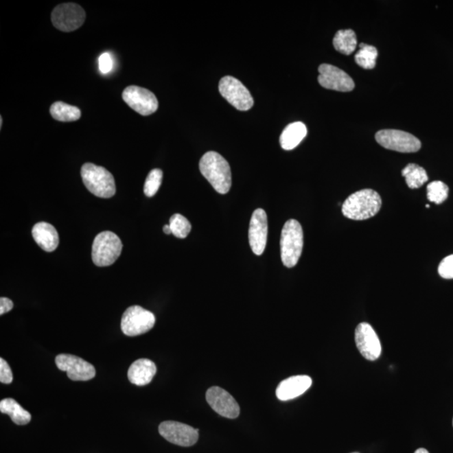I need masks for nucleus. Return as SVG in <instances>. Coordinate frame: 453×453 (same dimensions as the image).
<instances>
[{
	"instance_id": "f257e3e1",
	"label": "nucleus",
	"mask_w": 453,
	"mask_h": 453,
	"mask_svg": "<svg viewBox=\"0 0 453 453\" xmlns=\"http://www.w3.org/2000/svg\"><path fill=\"white\" fill-rule=\"evenodd\" d=\"M202 176L220 194H226L232 186L231 169L229 162L220 154L209 151L202 157L199 163Z\"/></svg>"
},
{
	"instance_id": "f03ea898",
	"label": "nucleus",
	"mask_w": 453,
	"mask_h": 453,
	"mask_svg": "<svg viewBox=\"0 0 453 453\" xmlns=\"http://www.w3.org/2000/svg\"><path fill=\"white\" fill-rule=\"evenodd\" d=\"M382 206V199L371 189L354 192L345 200L342 207V214L352 220H366L375 216Z\"/></svg>"
},
{
	"instance_id": "7ed1b4c3",
	"label": "nucleus",
	"mask_w": 453,
	"mask_h": 453,
	"mask_svg": "<svg viewBox=\"0 0 453 453\" xmlns=\"http://www.w3.org/2000/svg\"><path fill=\"white\" fill-rule=\"evenodd\" d=\"M303 248V230L300 222L290 219L283 226L281 253L283 264L287 268L297 266Z\"/></svg>"
},
{
	"instance_id": "20e7f679",
	"label": "nucleus",
	"mask_w": 453,
	"mask_h": 453,
	"mask_svg": "<svg viewBox=\"0 0 453 453\" xmlns=\"http://www.w3.org/2000/svg\"><path fill=\"white\" fill-rule=\"evenodd\" d=\"M81 175L88 190L101 198H111L116 192L115 181L111 172L92 163L82 165Z\"/></svg>"
},
{
	"instance_id": "39448f33",
	"label": "nucleus",
	"mask_w": 453,
	"mask_h": 453,
	"mask_svg": "<svg viewBox=\"0 0 453 453\" xmlns=\"http://www.w3.org/2000/svg\"><path fill=\"white\" fill-rule=\"evenodd\" d=\"M123 244L115 233L102 232L94 239L92 258L98 267L111 266L118 259L122 252Z\"/></svg>"
},
{
	"instance_id": "423d86ee",
	"label": "nucleus",
	"mask_w": 453,
	"mask_h": 453,
	"mask_svg": "<svg viewBox=\"0 0 453 453\" xmlns=\"http://www.w3.org/2000/svg\"><path fill=\"white\" fill-rule=\"evenodd\" d=\"M156 317L152 312L139 305H133L124 312L121 320V329L128 337L146 334L152 329Z\"/></svg>"
},
{
	"instance_id": "0eeeda50",
	"label": "nucleus",
	"mask_w": 453,
	"mask_h": 453,
	"mask_svg": "<svg viewBox=\"0 0 453 453\" xmlns=\"http://www.w3.org/2000/svg\"><path fill=\"white\" fill-rule=\"evenodd\" d=\"M219 92L237 111H249L254 105V98L243 83L231 76L222 78L219 82Z\"/></svg>"
},
{
	"instance_id": "6e6552de",
	"label": "nucleus",
	"mask_w": 453,
	"mask_h": 453,
	"mask_svg": "<svg viewBox=\"0 0 453 453\" xmlns=\"http://www.w3.org/2000/svg\"><path fill=\"white\" fill-rule=\"evenodd\" d=\"M375 139L384 148L402 153L417 152L421 143L413 135L397 130H383L377 132Z\"/></svg>"
},
{
	"instance_id": "1a4fd4ad",
	"label": "nucleus",
	"mask_w": 453,
	"mask_h": 453,
	"mask_svg": "<svg viewBox=\"0 0 453 453\" xmlns=\"http://www.w3.org/2000/svg\"><path fill=\"white\" fill-rule=\"evenodd\" d=\"M86 13L80 5L73 3H62L52 11L53 25L60 32H71L84 23Z\"/></svg>"
},
{
	"instance_id": "9d476101",
	"label": "nucleus",
	"mask_w": 453,
	"mask_h": 453,
	"mask_svg": "<svg viewBox=\"0 0 453 453\" xmlns=\"http://www.w3.org/2000/svg\"><path fill=\"white\" fill-rule=\"evenodd\" d=\"M123 100L139 115L148 116L156 112L158 100L152 92L137 86H128L123 92Z\"/></svg>"
},
{
	"instance_id": "9b49d317",
	"label": "nucleus",
	"mask_w": 453,
	"mask_h": 453,
	"mask_svg": "<svg viewBox=\"0 0 453 453\" xmlns=\"http://www.w3.org/2000/svg\"><path fill=\"white\" fill-rule=\"evenodd\" d=\"M56 364L62 371H66L68 378L73 381H88L96 375V370L90 362L73 354H59Z\"/></svg>"
},
{
	"instance_id": "f8f14e48",
	"label": "nucleus",
	"mask_w": 453,
	"mask_h": 453,
	"mask_svg": "<svg viewBox=\"0 0 453 453\" xmlns=\"http://www.w3.org/2000/svg\"><path fill=\"white\" fill-rule=\"evenodd\" d=\"M159 432L170 443L181 445V447H191L198 440V430L183 423L167 421L162 422L159 426Z\"/></svg>"
},
{
	"instance_id": "ddd939ff",
	"label": "nucleus",
	"mask_w": 453,
	"mask_h": 453,
	"mask_svg": "<svg viewBox=\"0 0 453 453\" xmlns=\"http://www.w3.org/2000/svg\"><path fill=\"white\" fill-rule=\"evenodd\" d=\"M355 342L362 356L369 361H375L380 358L382 347L380 340L371 325L362 323L355 330Z\"/></svg>"
},
{
	"instance_id": "4468645a",
	"label": "nucleus",
	"mask_w": 453,
	"mask_h": 453,
	"mask_svg": "<svg viewBox=\"0 0 453 453\" xmlns=\"http://www.w3.org/2000/svg\"><path fill=\"white\" fill-rule=\"evenodd\" d=\"M318 71V82L323 88L338 92H351L353 90L355 84L353 79L340 68L330 64H322Z\"/></svg>"
},
{
	"instance_id": "2eb2a0df",
	"label": "nucleus",
	"mask_w": 453,
	"mask_h": 453,
	"mask_svg": "<svg viewBox=\"0 0 453 453\" xmlns=\"http://www.w3.org/2000/svg\"><path fill=\"white\" fill-rule=\"evenodd\" d=\"M207 403L214 411L222 417L234 419L239 417L240 408L235 399L228 391L220 387H211L207 391Z\"/></svg>"
},
{
	"instance_id": "dca6fc26",
	"label": "nucleus",
	"mask_w": 453,
	"mask_h": 453,
	"mask_svg": "<svg viewBox=\"0 0 453 453\" xmlns=\"http://www.w3.org/2000/svg\"><path fill=\"white\" fill-rule=\"evenodd\" d=\"M268 235V221L266 211L262 209L253 213L248 229V241L252 251L262 255L266 249Z\"/></svg>"
},
{
	"instance_id": "f3484780",
	"label": "nucleus",
	"mask_w": 453,
	"mask_h": 453,
	"mask_svg": "<svg viewBox=\"0 0 453 453\" xmlns=\"http://www.w3.org/2000/svg\"><path fill=\"white\" fill-rule=\"evenodd\" d=\"M312 380L307 375H297L281 381L277 388V396L281 402L299 397L312 386Z\"/></svg>"
},
{
	"instance_id": "a211bd4d",
	"label": "nucleus",
	"mask_w": 453,
	"mask_h": 453,
	"mask_svg": "<svg viewBox=\"0 0 453 453\" xmlns=\"http://www.w3.org/2000/svg\"><path fill=\"white\" fill-rule=\"evenodd\" d=\"M156 371V365L154 362L147 358H141L134 362L128 369V380L131 384L143 386L152 381Z\"/></svg>"
},
{
	"instance_id": "6ab92c4d",
	"label": "nucleus",
	"mask_w": 453,
	"mask_h": 453,
	"mask_svg": "<svg viewBox=\"0 0 453 453\" xmlns=\"http://www.w3.org/2000/svg\"><path fill=\"white\" fill-rule=\"evenodd\" d=\"M32 236L36 244L47 252L54 251L59 244L56 229L48 222H38L32 229Z\"/></svg>"
},
{
	"instance_id": "aec40b11",
	"label": "nucleus",
	"mask_w": 453,
	"mask_h": 453,
	"mask_svg": "<svg viewBox=\"0 0 453 453\" xmlns=\"http://www.w3.org/2000/svg\"><path fill=\"white\" fill-rule=\"evenodd\" d=\"M307 135V128L303 123L294 122L290 124L283 130L281 137H279V143H281L282 149L292 150L303 141Z\"/></svg>"
},
{
	"instance_id": "412c9836",
	"label": "nucleus",
	"mask_w": 453,
	"mask_h": 453,
	"mask_svg": "<svg viewBox=\"0 0 453 453\" xmlns=\"http://www.w3.org/2000/svg\"><path fill=\"white\" fill-rule=\"evenodd\" d=\"M0 411L1 413L10 415L11 420L15 424L24 426L32 421V415L25 410L16 400L12 398H6L0 402Z\"/></svg>"
},
{
	"instance_id": "4be33fe9",
	"label": "nucleus",
	"mask_w": 453,
	"mask_h": 453,
	"mask_svg": "<svg viewBox=\"0 0 453 453\" xmlns=\"http://www.w3.org/2000/svg\"><path fill=\"white\" fill-rule=\"evenodd\" d=\"M356 34L352 30H338L334 39V47L343 55H350L357 47Z\"/></svg>"
},
{
	"instance_id": "5701e85b",
	"label": "nucleus",
	"mask_w": 453,
	"mask_h": 453,
	"mask_svg": "<svg viewBox=\"0 0 453 453\" xmlns=\"http://www.w3.org/2000/svg\"><path fill=\"white\" fill-rule=\"evenodd\" d=\"M50 113L52 118L60 122H73L80 119L81 111L75 106L56 102L51 106Z\"/></svg>"
},
{
	"instance_id": "b1692460",
	"label": "nucleus",
	"mask_w": 453,
	"mask_h": 453,
	"mask_svg": "<svg viewBox=\"0 0 453 453\" xmlns=\"http://www.w3.org/2000/svg\"><path fill=\"white\" fill-rule=\"evenodd\" d=\"M402 176L405 177L407 186L410 189L421 187L428 181L426 170L417 164H409L402 170Z\"/></svg>"
},
{
	"instance_id": "393cba45",
	"label": "nucleus",
	"mask_w": 453,
	"mask_h": 453,
	"mask_svg": "<svg viewBox=\"0 0 453 453\" xmlns=\"http://www.w3.org/2000/svg\"><path fill=\"white\" fill-rule=\"evenodd\" d=\"M360 51L355 55V62L364 69H373L376 66L378 51L376 47L365 43L360 45Z\"/></svg>"
},
{
	"instance_id": "a878e982",
	"label": "nucleus",
	"mask_w": 453,
	"mask_h": 453,
	"mask_svg": "<svg viewBox=\"0 0 453 453\" xmlns=\"http://www.w3.org/2000/svg\"><path fill=\"white\" fill-rule=\"evenodd\" d=\"M170 226H171L172 233L178 239H185L191 230L190 222L186 218L181 214H174L170 219Z\"/></svg>"
},
{
	"instance_id": "bb28decb",
	"label": "nucleus",
	"mask_w": 453,
	"mask_h": 453,
	"mask_svg": "<svg viewBox=\"0 0 453 453\" xmlns=\"http://www.w3.org/2000/svg\"><path fill=\"white\" fill-rule=\"evenodd\" d=\"M449 188L443 181H436L428 186V198L430 202L441 204L448 198Z\"/></svg>"
},
{
	"instance_id": "cd10ccee",
	"label": "nucleus",
	"mask_w": 453,
	"mask_h": 453,
	"mask_svg": "<svg viewBox=\"0 0 453 453\" xmlns=\"http://www.w3.org/2000/svg\"><path fill=\"white\" fill-rule=\"evenodd\" d=\"M162 178H163V172L160 169H154L149 173L143 187V192L146 196L151 198L156 194L160 189Z\"/></svg>"
},
{
	"instance_id": "c85d7f7f",
	"label": "nucleus",
	"mask_w": 453,
	"mask_h": 453,
	"mask_svg": "<svg viewBox=\"0 0 453 453\" xmlns=\"http://www.w3.org/2000/svg\"><path fill=\"white\" fill-rule=\"evenodd\" d=\"M438 273L444 279H453V255L441 260L438 267Z\"/></svg>"
},
{
	"instance_id": "c756f323",
	"label": "nucleus",
	"mask_w": 453,
	"mask_h": 453,
	"mask_svg": "<svg viewBox=\"0 0 453 453\" xmlns=\"http://www.w3.org/2000/svg\"><path fill=\"white\" fill-rule=\"evenodd\" d=\"M13 381V373L10 365L3 360L0 358V382L3 384H11Z\"/></svg>"
},
{
	"instance_id": "7c9ffc66",
	"label": "nucleus",
	"mask_w": 453,
	"mask_h": 453,
	"mask_svg": "<svg viewBox=\"0 0 453 453\" xmlns=\"http://www.w3.org/2000/svg\"><path fill=\"white\" fill-rule=\"evenodd\" d=\"M113 62L111 53L105 52L98 59V67L102 73L107 74L113 69Z\"/></svg>"
},
{
	"instance_id": "2f4dec72",
	"label": "nucleus",
	"mask_w": 453,
	"mask_h": 453,
	"mask_svg": "<svg viewBox=\"0 0 453 453\" xmlns=\"http://www.w3.org/2000/svg\"><path fill=\"white\" fill-rule=\"evenodd\" d=\"M14 307L13 301L10 300L9 298L1 297L0 298V315L5 314L12 310Z\"/></svg>"
},
{
	"instance_id": "473e14b6",
	"label": "nucleus",
	"mask_w": 453,
	"mask_h": 453,
	"mask_svg": "<svg viewBox=\"0 0 453 453\" xmlns=\"http://www.w3.org/2000/svg\"><path fill=\"white\" fill-rule=\"evenodd\" d=\"M163 231L165 234H171L172 233L171 226H170V225H165L163 228Z\"/></svg>"
},
{
	"instance_id": "72a5a7b5",
	"label": "nucleus",
	"mask_w": 453,
	"mask_h": 453,
	"mask_svg": "<svg viewBox=\"0 0 453 453\" xmlns=\"http://www.w3.org/2000/svg\"><path fill=\"white\" fill-rule=\"evenodd\" d=\"M415 453H429V452L425 448H419Z\"/></svg>"
},
{
	"instance_id": "f704fd0d",
	"label": "nucleus",
	"mask_w": 453,
	"mask_h": 453,
	"mask_svg": "<svg viewBox=\"0 0 453 453\" xmlns=\"http://www.w3.org/2000/svg\"><path fill=\"white\" fill-rule=\"evenodd\" d=\"M0 118H1V119H0V127L2 128V126H3V119H2V117H0Z\"/></svg>"
},
{
	"instance_id": "c9c22d12",
	"label": "nucleus",
	"mask_w": 453,
	"mask_h": 453,
	"mask_svg": "<svg viewBox=\"0 0 453 453\" xmlns=\"http://www.w3.org/2000/svg\"><path fill=\"white\" fill-rule=\"evenodd\" d=\"M426 209H429L430 205H428H428H426Z\"/></svg>"
},
{
	"instance_id": "e433bc0d",
	"label": "nucleus",
	"mask_w": 453,
	"mask_h": 453,
	"mask_svg": "<svg viewBox=\"0 0 453 453\" xmlns=\"http://www.w3.org/2000/svg\"><path fill=\"white\" fill-rule=\"evenodd\" d=\"M452 424H453V421H452Z\"/></svg>"
}]
</instances>
